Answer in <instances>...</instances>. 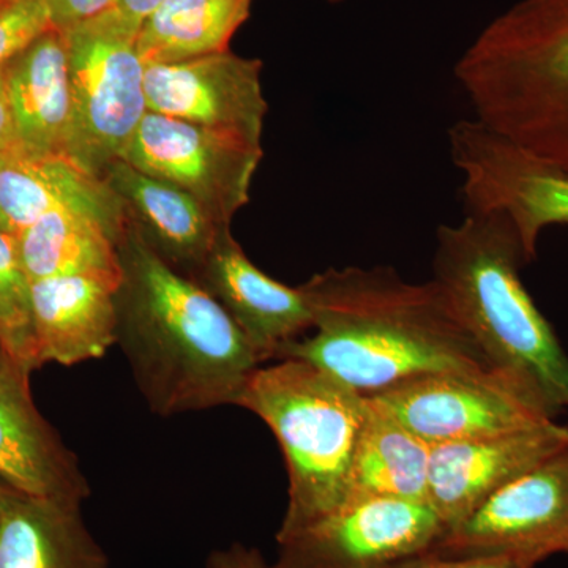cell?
<instances>
[{"mask_svg":"<svg viewBox=\"0 0 568 568\" xmlns=\"http://www.w3.org/2000/svg\"><path fill=\"white\" fill-rule=\"evenodd\" d=\"M315 334L283 347L364 396L413 377L497 369L432 282L407 283L395 268H328L304 284Z\"/></svg>","mask_w":568,"mask_h":568,"instance_id":"cell-1","label":"cell"},{"mask_svg":"<svg viewBox=\"0 0 568 568\" xmlns=\"http://www.w3.org/2000/svg\"><path fill=\"white\" fill-rule=\"evenodd\" d=\"M118 342L153 413L239 406L260 353L204 287L160 260L123 219Z\"/></svg>","mask_w":568,"mask_h":568,"instance_id":"cell-2","label":"cell"},{"mask_svg":"<svg viewBox=\"0 0 568 568\" xmlns=\"http://www.w3.org/2000/svg\"><path fill=\"white\" fill-rule=\"evenodd\" d=\"M517 226L499 211H466L437 230L433 280L495 368L534 388L556 414L568 407V355L525 284Z\"/></svg>","mask_w":568,"mask_h":568,"instance_id":"cell-3","label":"cell"},{"mask_svg":"<svg viewBox=\"0 0 568 568\" xmlns=\"http://www.w3.org/2000/svg\"><path fill=\"white\" fill-rule=\"evenodd\" d=\"M239 406L274 433L287 469V507L276 538L293 536L345 506L368 398L298 358L261 365Z\"/></svg>","mask_w":568,"mask_h":568,"instance_id":"cell-4","label":"cell"},{"mask_svg":"<svg viewBox=\"0 0 568 568\" xmlns=\"http://www.w3.org/2000/svg\"><path fill=\"white\" fill-rule=\"evenodd\" d=\"M62 33L71 89L67 153L102 178L114 160L122 159L149 112L138 32L112 11Z\"/></svg>","mask_w":568,"mask_h":568,"instance_id":"cell-5","label":"cell"},{"mask_svg":"<svg viewBox=\"0 0 568 568\" xmlns=\"http://www.w3.org/2000/svg\"><path fill=\"white\" fill-rule=\"evenodd\" d=\"M429 447L549 424L558 414L500 369L432 373L368 396Z\"/></svg>","mask_w":568,"mask_h":568,"instance_id":"cell-6","label":"cell"},{"mask_svg":"<svg viewBox=\"0 0 568 568\" xmlns=\"http://www.w3.org/2000/svg\"><path fill=\"white\" fill-rule=\"evenodd\" d=\"M448 144L463 174L466 211H499L517 226L528 261L541 231L568 224V178L500 136L477 119L454 123Z\"/></svg>","mask_w":568,"mask_h":568,"instance_id":"cell-7","label":"cell"},{"mask_svg":"<svg viewBox=\"0 0 568 568\" xmlns=\"http://www.w3.org/2000/svg\"><path fill=\"white\" fill-rule=\"evenodd\" d=\"M452 558L540 562L568 552V446L489 496L429 548Z\"/></svg>","mask_w":568,"mask_h":568,"instance_id":"cell-8","label":"cell"},{"mask_svg":"<svg viewBox=\"0 0 568 568\" xmlns=\"http://www.w3.org/2000/svg\"><path fill=\"white\" fill-rule=\"evenodd\" d=\"M122 159L189 193L219 222L231 224L248 204L263 145L149 111Z\"/></svg>","mask_w":568,"mask_h":568,"instance_id":"cell-9","label":"cell"},{"mask_svg":"<svg viewBox=\"0 0 568 568\" xmlns=\"http://www.w3.org/2000/svg\"><path fill=\"white\" fill-rule=\"evenodd\" d=\"M446 532L425 503L354 500L293 536L276 538L267 568H387L426 551Z\"/></svg>","mask_w":568,"mask_h":568,"instance_id":"cell-10","label":"cell"},{"mask_svg":"<svg viewBox=\"0 0 568 568\" xmlns=\"http://www.w3.org/2000/svg\"><path fill=\"white\" fill-rule=\"evenodd\" d=\"M263 62L230 50L145 65L148 110L263 145Z\"/></svg>","mask_w":568,"mask_h":568,"instance_id":"cell-11","label":"cell"},{"mask_svg":"<svg viewBox=\"0 0 568 568\" xmlns=\"http://www.w3.org/2000/svg\"><path fill=\"white\" fill-rule=\"evenodd\" d=\"M568 446L555 420L506 435L432 447L428 506L446 530L469 517L500 488Z\"/></svg>","mask_w":568,"mask_h":568,"instance_id":"cell-12","label":"cell"},{"mask_svg":"<svg viewBox=\"0 0 568 568\" xmlns=\"http://www.w3.org/2000/svg\"><path fill=\"white\" fill-rule=\"evenodd\" d=\"M193 282L226 310L264 364L313 328L305 286H286L264 274L246 257L231 231L220 239Z\"/></svg>","mask_w":568,"mask_h":568,"instance_id":"cell-13","label":"cell"},{"mask_svg":"<svg viewBox=\"0 0 568 568\" xmlns=\"http://www.w3.org/2000/svg\"><path fill=\"white\" fill-rule=\"evenodd\" d=\"M102 179L121 204L123 219L160 260L194 278L231 224L219 222L189 193L114 160Z\"/></svg>","mask_w":568,"mask_h":568,"instance_id":"cell-14","label":"cell"},{"mask_svg":"<svg viewBox=\"0 0 568 568\" xmlns=\"http://www.w3.org/2000/svg\"><path fill=\"white\" fill-rule=\"evenodd\" d=\"M29 375L0 377V477L26 496L81 506L88 478L33 403Z\"/></svg>","mask_w":568,"mask_h":568,"instance_id":"cell-15","label":"cell"},{"mask_svg":"<svg viewBox=\"0 0 568 568\" xmlns=\"http://www.w3.org/2000/svg\"><path fill=\"white\" fill-rule=\"evenodd\" d=\"M119 274H70L31 283L37 362L71 366L103 357L118 342Z\"/></svg>","mask_w":568,"mask_h":568,"instance_id":"cell-16","label":"cell"},{"mask_svg":"<svg viewBox=\"0 0 568 568\" xmlns=\"http://www.w3.org/2000/svg\"><path fill=\"white\" fill-rule=\"evenodd\" d=\"M58 207H82L122 224L121 204L102 178L65 153L18 148L0 156V230L18 237Z\"/></svg>","mask_w":568,"mask_h":568,"instance_id":"cell-17","label":"cell"},{"mask_svg":"<svg viewBox=\"0 0 568 568\" xmlns=\"http://www.w3.org/2000/svg\"><path fill=\"white\" fill-rule=\"evenodd\" d=\"M2 77L22 148L69 155L71 89L63 33L54 28L41 33Z\"/></svg>","mask_w":568,"mask_h":568,"instance_id":"cell-18","label":"cell"},{"mask_svg":"<svg viewBox=\"0 0 568 568\" xmlns=\"http://www.w3.org/2000/svg\"><path fill=\"white\" fill-rule=\"evenodd\" d=\"M81 506L18 495L0 515V568H106Z\"/></svg>","mask_w":568,"mask_h":568,"instance_id":"cell-19","label":"cell"},{"mask_svg":"<svg viewBox=\"0 0 568 568\" xmlns=\"http://www.w3.org/2000/svg\"><path fill=\"white\" fill-rule=\"evenodd\" d=\"M429 458L424 439L368 398L346 504L375 497L428 504Z\"/></svg>","mask_w":568,"mask_h":568,"instance_id":"cell-20","label":"cell"},{"mask_svg":"<svg viewBox=\"0 0 568 568\" xmlns=\"http://www.w3.org/2000/svg\"><path fill=\"white\" fill-rule=\"evenodd\" d=\"M123 223L82 207H58L17 239L29 280L70 274H119Z\"/></svg>","mask_w":568,"mask_h":568,"instance_id":"cell-21","label":"cell"},{"mask_svg":"<svg viewBox=\"0 0 568 568\" xmlns=\"http://www.w3.org/2000/svg\"><path fill=\"white\" fill-rule=\"evenodd\" d=\"M253 0H164L138 32L145 65L171 63L226 51L250 17Z\"/></svg>","mask_w":568,"mask_h":568,"instance_id":"cell-22","label":"cell"},{"mask_svg":"<svg viewBox=\"0 0 568 568\" xmlns=\"http://www.w3.org/2000/svg\"><path fill=\"white\" fill-rule=\"evenodd\" d=\"M0 342L28 375L39 369L31 308V280L18 244L0 230Z\"/></svg>","mask_w":568,"mask_h":568,"instance_id":"cell-23","label":"cell"},{"mask_svg":"<svg viewBox=\"0 0 568 568\" xmlns=\"http://www.w3.org/2000/svg\"><path fill=\"white\" fill-rule=\"evenodd\" d=\"M51 28L48 0H0V73Z\"/></svg>","mask_w":568,"mask_h":568,"instance_id":"cell-24","label":"cell"},{"mask_svg":"<svg viewBox=\"0 0 568 568\" xmlns=\"http://www.w3.org/2000/svg\"><path fill=\"white\" fill-rule=\"evenodd\" d=\"M532 560L510 558V556H488V558H452V556L437 555V552H417L392 564L387 568H534Z\"/></svg>","mask_w":568,"mask_h":568,"instance_id":"cell-25","label":"cell"},{"mask_svg":"<svg viewBox=\"0 0 568 568\" xmlns=\"http://www.w3.org/2000/svg\"><path fill=\"white\" fill-rule=\"evenodd\" d=\"M119 0H48L52 28L65 32L118 9Z\"/></svg>","mask_w":568,"mask_h":568,"instance_id":"cell-26","label":"cell"},{"mask_svg":"<svg viewBox=\"0 0 568 568\" xmlns=\"http://www.w3.org/2000/svg\"><path fill=\"white\" fill-rule=\"evenodd\" d=\"M267 564L261 552L254 548H246L244 545L215 551L209 559L207 568H267Z\"/></svg>","mask_w":568,"mask_h":568,"instance_id":"cell-27","label":"cell"},{"mask_svg":"<svg viewBox=\"0 0 568 568\" xmlns=\"http://www.w3.org/2000/svg\"><path fill=\"white\" fill-rule=\"evenodd\" d=\"M18 148H22V145L18 138L17 126H14L13 114H11L6 82L0 73V156Z\"/></svg>","mask_w":568,"mask_h":568,"instance_id":"cell-28","label":"cell"},{"mask_svg":"<svg viewBox=\"0 0 568 568\" xmlns=\"http://www.w3.org/2000/svg\"><path fill=\"white\" fill-rule=\"evenodd\" d=\"M164 0H119L115 13L130 29L140 32L142 22L159 9Z\"/></svg>","mask_w":568,"mask_h":568,"instance_id":"cell-29","label":"cell"},{"mask_svg":"<svg viewBox=\"0 0 568 568\" xmlns=\"http://www.w3.org/2000/svg\"><path fill=\"white\" fill-rule=\"evenodd\" d=\"M17 372L26 373L24 369H22L21 366L18 365L17 362L13 361V358H11L9 351H7L6 346H3L2 342H0V377ZM26 375H28V373H26Z\"/></svg>","mask_w":568,"mask_h":568,"instance_id":"cell-30","label":"cell"},{"mask_svg":"<svg viewBox=\"0 0 568 568\" xmlns=\"http://www.w3.org/2000/svg\"><path fill=\"white\" fill-rule=\"evenodd\" d=\"M18 495H21V493L11 488L10 485L0 477V515L3 514V510L10 506L11 500H13Z\"/></svg>","mask_w":568,"mask_h":568,"instance_id":"cell-31","label":"cell"},{"mask_svg":"<svg viewBox=\"0 0 568 568\" xmlns=\"http://www.w3.org/2000/svg\"><path fill=\"white\" fill-rule=\"evenodd\" d=\"M327 2H331V3H342V2H346V0H327Z\"/></svg>","mask_w":568,"mask_h":568,"instance_id":"cell-32","label":"cell"}]
</instances>
